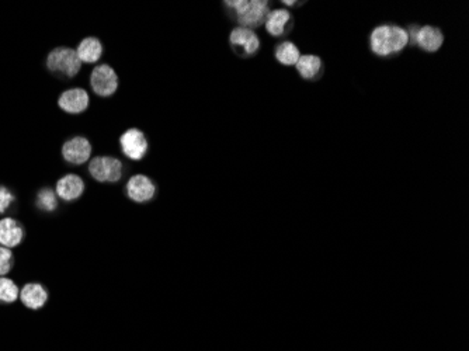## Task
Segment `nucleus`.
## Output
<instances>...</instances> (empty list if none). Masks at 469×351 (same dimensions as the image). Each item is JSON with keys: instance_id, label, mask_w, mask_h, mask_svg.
I'll return each mask as SVG.
<instances>
[{"instance_id": "nucleus-5", "label": "nucleus", "mask_w": 469, "mask_h": 351, "mask_svg": "<svg viewBox=\"0 0 469 351\" xmlns=\"http://www.w3.org/2000/svg\"><path fill=\"white\" fill-rule=\"evenodd\" d=\"M90 85L97 96L108 97L119 89V76L110 65H99L92 72Z\"/></svg>"}, {"instance_id": "nucleus-7", "label": "nucleus", "mask_w": 469, "mask_h": 351, "mask_svg": "<svg viewBox=\"0 0 469 351\" xmlns=\"http://www.w3.org/2000/svg\"><path fill=\"white\" fill-rule=\"evenodd\" d=\"M92 145L83 137H74L63 143L62 156L68 163L83 165L90 159Z\"/></svg>"}, {"instance_id": "nucleus-1", "label": "nucleus", "mask_w": 469, "mask_h": 351, "mask_svg": "<svg viewBox=\"0 0 469 351\" xmlns=\"http://www.w3.org/2000/svg\"><path fill=\"white\" fill-rule=\"evenodd\" d=\"M408 44V31L399 26H378L370 35L371 50L378 57H389L392 54H398L405 50Z\"/></svg>"}, {"instance_id": "nucleus-19", "label": "nucleus", "mask_w": 469, "mask_h": 351, "mask_svg": "<svg viewBox=\"0 0 469 351\" xmlns=\"http://www.w3.org/2000/svg\"><path fill=\"white\" fill-rule=\"evenodd\" d=\"M35 204L41 211L52 212L58 207L57 194L51 188H43V190L38 191V194H37Z\"/></svg>"}, {"instance_id": "nucleus-18", "label": "nucleus", "mask_w": 469, "mask_h": 351, "mask_svg": "<svg viewBox=\"0 0 469 351\" xmlns=\"http://www.w3.org/2000/svg\"><path fill=\"white\" fill-rule=\"evenodd\" d=\"M301 54L299 50L295 44H292L291 41H284L281 43L277 50H276V58L280 63L286 65V66H291L295 65L299 59Z\"/></svg>"}, {"instance_id": "nucleus-4", "label": "nucleus", "mask_w": 469, "mask_h": 351, "mask_svg": "<svg viewBox=\"0 0 469 351\" xmlns=\"http://www.w3.org/2000/svg\"><path fill=\"white\" fill-rule=\"evenodd\" d=\"M123 170L121 161L110 156H97L89 165L92 177L100 183H117L123 177Z\"/></svg>"}, {"instance_id": "nucleus-3", "label": "nucleus", "mask_w": 469, "mask_h": 351, "mask_svg": "<svg viewBox=\"0 0 469 351\" xmlns=\"http://www.w3.org/2000/svg\"><path fill=\"white\" fill-rule=\"evenodd\" d=\"M47 68L57 74L65 77H73L79 73L82 62L76 54V50L68 47H59L50 52L47 58Z\"/></svg>"}, {"instance_id": "nucleus-23", "label": "nucleus", "mask_w": 469, "mask_h": 351, "mask_svg": "<svg viewBox=\"0 0 469 351\" xmlns=\"http://www.w3.org/2000/svg\"><path fill=\"white\" fill-rule=\"evenodd\" d=\"M284 5H287V6H292V5H295V2H283Z\"/></svg>"}, {"instance_id": "nucleus-11", "label": "nucleus", "mask_w": 469, "mask_h": 351, "mask_svg": "<svg viewBox=\"0 0 469 351\" xmlns=\"http://www.w3.org/2000/svg\"><path fill=\"white\" fill-rule=\"evenodd\" d=\"M85 191V181L76 174H66L57 183V196L63 201H74Z\"/></svg>"}, {"instance_id": "nucleus-2", "label": "nucleus", "mask_w": 469, "mask_h": 351, "mask_svg": "<svg viewBox=\"0 0 469 351\" xmlns=\"http://www.w3.org/2000/svg\"><path fill=\"white\" fill-rule=\"evenodd\" d=\"M225 5L233 9L241 27L249 30L260 27L270 12L266 0H237V2H225Z\"/></svg>"}, {"instance_id": "nucleus-15", "label": "nucleus", "mask_w": 469, "mask_h": 351, "mask_svg": "<svg viewBox=\"0 0 469 351\" xmlns=\"http://www.w3.org/2000/svg\"><path fill=\"white\" fill-rule=\"evenodd\" d=\"M292 23V17L288 10L286 9H276L268 12L266 17V30L272 37H281L287 32Z\"/></svg>"}, {"instance_id": "nucleus-10", "label": "nucleus", "mask_w": 469, "mask_h": 351, "mask_svg": "<svg viewBox=\"0 0 469 351\" xmlns=\"http://www.w3.org/2000/svg\"><path fill=\"white\" fill-rule=\"evenodd\" d=\"M90 103L89 94L86 90L74 88L63 92L58 100L59 107L69 114H81L88 110Z\"/></svg>"}, {"instance_id": "nucleus-20", "label": "nucleus", "mask_w": 469, "mask_h": 351, "mask_svg": "<svg viewBox=\"0 0 469 351\" xmlns=\"http://www.w3.org/2000/svg\"><path fill=\"white\" fill-rule=\"evenodd\" d=\"M20 297V290L17 284L6 277H0V302L12 303Z\"/></svg>"}, {"instance_id": "nucleus-9", "label": "nucleus", "mask_w": 469, "mask_h": 351, "mask_svg": "<svg viewBox=\"0 0 469 351\" xmlns=\"http://www.w3.org/2000/svg\"><path fill=\"white\" fill-rule=\"evenodd\" d=\"M156 194L154 183L143 174H135L127 183V196L135 203L150 201Z\"/></svg>"}, {"instance_id": "nucleus-8", "label": "nucleus", "mask_w": 469, "mask_h": 351, "mask_svg": "<svg viewBox=\"0 0 469 351\" xmlns=\"http://www.w3.org/2000/svg\"><path fill=\"white\" fill-rule=\"evenodd\" d=\"M229 41L234 51L242 52L245 57L255 55L260 48V40L256 32L243 27L233 28L229 35Z\"/></svg>"}, {"instance_id": "nucleus-12", "label": "nucleus", "mask_w": 469, "mask_h": 351, "mask_svg": "<svg viewBox=\"0 0 469 351\" xmlns=\"http://www.w3.org/2000/svg\"><path fill=\"white\" fill-rule=\"evenodd\" d=\"M24 239L23 226L13 218H5L0 221V245L12 249L19 246Z\"/></svg>"}, {"instance_id": "nucleus-22", "label": "nucleus", "mask_w": 469, "mask_h": 351, "mask_svg": "<svg viewBox=\"0 0 469 351\" xmlns=\"http://www.w3.org/2000/svg\"><path fill=\"white\" fill-rule=\"evenodd\" d=\"M13 201H14V196L12 194V191H9L3 185H0V214L6 212L13 204Z\"/></svg>"}, {"instance_id": "nucleus-6", "label": "nucleus", "mask_w": 469, "mask_h": 351, "mask_svg": "<svg viewBox=\"0 0 469 351\" xmlns=\"http://www.w3.org/2000/svg\"><path fill=\"white\" fill-rule=\"evenodd\" d=\"M120 145L124 154L131 161L143 159L149 146L145 134L137 128H130L126 131L120 138Z\"/></svg>"}, {"instance_id": "nucleus-16", "label": "nucleus", "mask_w": 469, "mask_h": 351, "mask_svg": "<svg viewBox=\"0 0 469 351\" xmlns=\"http://www.w3.org/2000/svg\"><path fill=\"white\" fill-rule=\"evenodd\" d=\"M82 63H96L103 55V46L96 37H88L76 50Z\"/></svg>"}, {"instance_id": "nucleus-17", "label": "nucleus", "mask_w": 469, "mask_h": 351, "mask_svg": "<svg viewBox=\"0 0 469 351\" xmlns=\"http://www.w3.org/2000/svg\"><path fill=\"white\" fill-rule=\"evenodd\" d=\"M295 66L302 79L310 81V79H315V77L321 73L322 61L317 55H302L299 57Z\"/></svg>"}, {"instance_id": "nucleus-13", "label": "nucleus", "mask_w": 469, "mask_h": 351, "mask_svg": "<svg viewBox=\"0 0 469 351\" xmlns=\"http://www.w3.org/2000/svg\"><path fill=\"white\" fill-rule=\"evenodd\" d=\"M444 43V35L440 28L433 26H424L419 27L417 35H416V44L427 52H436L441 48Z\"/></svg>"}, {"instance_id": "nucleus-14", "label": "nucleus", "mask_w": 469, "mask_h": 351, "mask_svg": "<svg viewBox=\"0 0 469 351\" xmlns=\"http://www.w3.org/2000/svg\"><path fill=\"white\" fill-rule=\"evenodd\" d=\"M19 298L28 309H41L48 301V292L41 284L30 283L23 287Z\"/></svg>"}, {"instance_id": "nucleus-21", "label": "nucleus", "mask_w": 469, "mask_h": 351, "mask_svg": "<svg viewBox=\"0 0 469 351\" xmlns=\"http://www.w3.org/2000/svg\"><path fill=\"white\" fill-rule=\"evenodd\" d=\"M14 257L10 249L0 246V277H5L12 271Z\"/></svg>"}]
</instances>
